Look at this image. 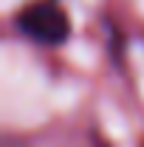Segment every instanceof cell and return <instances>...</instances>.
<instances>
[{"label":"cell","instance_id":"obj_1","mask_svg":"<svg viewBox=\"0 0 144 147\" xmlns=\"http://www.w3.org/2000/svg\"><path fill=\"white\" fill-rule=\"evenodd\" d=\"M14 26L23 37H28L37 45H59L68 40V31H71L68 14L54 0H34L23 6L17 11Z\"/></svg>","mask_w":144,"mask_h":147}]
</instances>
